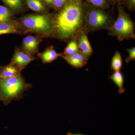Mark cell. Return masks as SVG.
Instances as JSON below:
<instances>
[{"label": "cell", "mask_w": 135, "mask_h": 135, "mask_svg": "<svg viewBox=\"0 0 135 135\" xmlns=\"http://www.w3.org/2000/svg\"><path fill=\"white\" fill-rule=\"evenodd\" d=\"M126 3L128 8L130 10H134L135 0H126Z\"/></svg>", "instance_id": "cell-22"}, {"label": "cell", "mask_w": 135, "mask_h": 135, "mask_svg": "<svg viewBox=\"0 0 135 135\" xmlns=\"http://www.w3.org/2000/svg\"><path fill=\"white\" fill-rule=\"evenodd\" d=\"M63 53H58L54 49L53 46H50L42 53H38V56L41 59L44 64H47L56 60L59 57L62 56Z\"/></svg>", "instance_id": "cell-12"}, {"label": "cell", "mask_w": 135, "mask_h": 135, "mask_svg": "<svg viewBox=\"0 0 135 135\" xmlns=\"http://www.w3.org/2000/svg\"><path fill=\"white\" fill-rule=\"evenodd\" d=\"M55 15L50 13L30 14L18 19L28 32L36 34L42 38L50 37L53 30Z\"/></svg>", "instance_id": "cell-3"}, {"label": "cell", "mask_w": 135, "mask_h": 135, "mask_svg": "<svg viewBox=\"0 0 135 135\" xmlns=\"http://www.w3.org/2000/svg\"><path fill=\"white\" fill-rule=\"evenodd\" d=\"M118 16L116 21L108 31L109 35L115 36L120 41L134 39L135 24L122 6H118Z\"/></svg>", "instance_id": "cell-4"}, {"label": "cell", "mask_w": 135, "mask_h": 135, "mask_svg": "<svg viewBox=\"0 0 135 135\" xmlns=\"http://www.w3.org/2000/svg\"><path fill=\"white\" fill-rule=\"evenodd\" d=\"M27 33L17 19L10 22H0V35L7 34L23 35Z\"/></svg>", "instance_id": "cell-8"}, {"label": "cell", "mask_w": 135, "mask_h": 135, "mask_svg": "<svg viewBox=\"0 0 135 135\" xmlns=\"http://www.w3.org/2000/svg\"><path fill=\"white\" fill-rule=\"evenodd\" d=\"M71 66L76 68H81L86 65L88 60L84 57L82 53L79 50L77 53L71 56H61Z\"/></svg>", "instance_id": "cell-10"}, {"label": "cell", "mask_w": 135, "mask_h": 135, "mask_svg": "<svg viewBox=\"0 0 135 135\" xmlns=\"http://www.w3.org/2000/svg\"><path fill=\"white\" fill-rule=\"evenodd\" d=\"M36 59L33 56L23 51L20 48L17 47L10 63L17 66L22 71L32 61Z\"/></svg>", "instance_id": "cell-6"}, {"label": "cell", "mask_w": 135, "mask_h": 135, "mask_svg": "<svg viewBox=\"0 0 135 135\" xmlns=\"http://www.w3.org/2000/svg\"><path fill=\"white\" fill-rule=\"evenodd\" d=\"M42 38L38 35L35 36L28 35L23 40L20 49L23 51L34 56L38 52L39 45L42 41Z\"/></svg>", "instance_id": "cell-7"}, {"label": "cell", "mask_w": 135, "mask_h": 135, "mask_svg": "<svg viewBox=\"0 0 135 135\" xmlns=\"http://www.w3.org/2000/svg\"><path fill=\"white\" fill-rule=\"evenodd\" d=\"M95 7L99 8H104L106 6V0H88Z\"/></svg>", "instance_id": "cell-20"}, {"label": "cell", "mask_w": 135, "mask_h": 135, "mask_svg": "<svg viewBox=\"0 0 135 135\" xmlns=\"http://www.w3.org/2000/svg\"><path fill=\"white\" fill-rule=\"evenodd\" d=\"M15 15L7 7L0 5V22L12 21L16 19Z\"/></svg>", "instance_id": "cell-16"}, {"label": "cell", "mask_w": 135, "mask_h": 135, "mask_svg": "<svg viewBox=\"0 0 135 135\" xmlns=\"http://www.w3.org/2000/svg\"><path fill=\"white\" fill-rule=\"evenodd\" d=\"M15 15L24 12L26 5L25 0H0Z\"/></svg>", "instance_id": "cell-11"}, {"label": "cell", "mask_w": 135, "mask_h": 135, "mask_svg": "<svg viewBox=\"0 0 135 135\" xmlns=\"http://www.w3.org/2000/svg\"><path fill=\"white\" fill-rule=\"evenodd\" d=\"M69 0H53L52 7L55 10L60 11L67 3Z\"/></svg>", "instance_id": "cell-19"}, {"label": "cell", "mask_w": 135, "mask_h": 135, "mask_svg": "<svg viewBox=\"0 0 135 135\" xmlns=\"http://www.w3.org/2000/svg\"><path fill=\"white\" fill-rule=\"evenodd\" d=\"M79 46L77 40H72L69 41L66 47L63 55L71 56L75 54L79 51Z\"/></svg>", "instance_id": "cell-18"}, {"label": "cell", "mask_w": 135, "mask_h": 135, "mask_svg": "<svg viewBox=\"0 0 135 135\" xmlns=\"http://www.w3.org/2000/svg\"><path fill=\"white\" fill-rule=\"evenodd\" d=\"M77 40L80 51L86 59L88 60L93 53V50L88 38V33L85 31H83L78 36Z\"/></svg>", "instance_id": "cell-9"}, {"label": "cell", "mask_w": 135, "mask_h": 135, "mask_svg": "<svg viewBox=\"0 0 135 135\" xmlns=\"http://www.w3.org/2000/svg\"><path fill=\"white\" fill-rule=\"evenodd\" d=\"M21 70L17 66L10 63L8 65L0 66V78H8L21 75Z\"/></svg>", "instance_id": "cell-13"}, {"label": "cell", "mask_w": 135, "mask_h": 135, "mask_svg": "<svg viewBox=\"0 0 135 135\" xmlns=\"http://www.w3.org/2000/svg\"><path fill=\"white\" fill-rule=\"evenodd\" d=\"M85 14L81 0H69L54 16L50 37L65 42L77 40L84 31Z\"/></svg>", "instance_id": "cell-1"}, {"label": "cell", "mask_w": 135, "mask_h": 135, "mask_svg": "<svg viewBox=\"0 0 135 135\" xmlns=\"http://www.w3.org/2000/svg\"><path fill=\"white\" fill-rule=\"evenodd\" d=\"M114 21L110 16L100 9L92 8L85 14L84 31L88 33L101 30H108Z\"/></svg>", "instance_id": "cell-5"}, {"label": "cell", "mask_w": 135, "mask_h": 135, "mask_svg": "<svg viewBox=\"0 0 135 135\" xmlns=\"http://www.w3.org/2000/svg\"><path fill=\"white\" fill-rule=\"evenodd\" d=\"M22 75L8 78H0V102L8 105L13 100L23 98L24 92L32 88Z\"/></svg>", "instance_id": "cell-2"}, {"label": "cell", "mask_w": 135, "mask_h": 135, "mask_svg": "<svg viewBox=\"0 0 135 135\" xmlns=\"http://www.w3.org/2000/svg\"><path fill=\"white\" fill-rule=\"evenodd\" d=\"M126 50L128 52L129 56L126 58V62L128 63L131 61L134 60L135 59V47H133L132 48L130 49H127Z\"/></svg>", "instance_id": "cell-21"}, {"label": "cell", "mask_w": 135, "mask_h": 135, "mask_svg": "<svg viewBox=\"0 0 135 135\" xmlns=\"http://www.w3.org/2000/svg\"><path fill=\"white\" fill-rule=\"evenodd\" d=\"M123 65V61L120 53L116 50L112 59L111 68L114 71H120Z\"/></svg>", "instance_id": "cell-17"}, {"label": "cell", "mask_w": 135, "mask_h": 135, "mask_svg": "<svg viewBox=\"0 0 135 135\" xmlns=\"http://www.w3.org/2000/svg\"><path fill=\"white\" fill-rule=\"evenodd\" d=\"M118 87V93L120 94H123L125 92V89L123 86L124 77L122 73L120 71H114V73L109 77Z\"/></svg>", "instance_id": "cell-15"}, {"label": "cell", "mask_w": 135, "mask_h": 135, "mask_svg": "<svg viewBox=\"0 0 135 135\" xmlns=\"http://www.w3.org/2000/svg\"><path fill=\"white\" fill-rule=\"evenodd\" d=\"M27 7L33 11L41 14L47 13L46 5L41 0H25Z\"/></svg>", "instance_id": "cell-14"}, {"label": "cell", "mask_w": 135, "mask_h": 135, "mask_svg": "<svg viewBox=\"0 0 135 135\" xmlns=\"http://www.w3.org/2000/svg\"><path fill=\"white\" fill-rule=\"evenodd\" d=\"M44 4L52 6L53 0H41Z\"/></svg>", "instance_id": "cell-23"}, {"label": "cell", "mask_w": 135, "mask_h": 135, "mask_svg": "<svg viewBox=\"0 0 135 135\" xmlns=\"http://www.w3.org/2000/svg\"><path fill=\"white\" fill-rule=\"evenodd\" d=\"M66 135H85L83 134H74L71 133H68Z\"/></svg>", "instance_id": "cell-24"}]
</instances>
